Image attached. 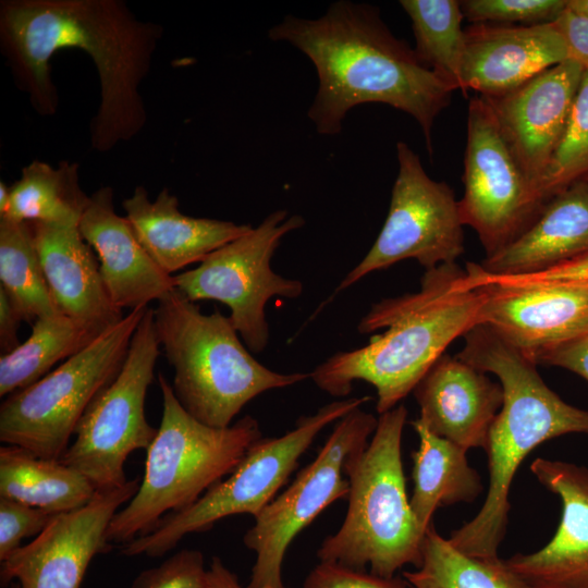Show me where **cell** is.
Listing matches in <instances>:
<instances>
[{
	"mask_svg": "<svg viewBox=\"0 0 588 588\" xmlns=\"http://www.w3.org/2000/svg\"><path fill=\"white\" fill-rule=\"evenodd\" d=\"M162 27L135 16L120 0H2L0 47L17 86L41 115L54 114L58 91L50 59L77 48L93 60L100 102L90 122L99 152L135 137L147 113L139 86L149 72Z\"/></svg>",
	"mask_w": 588,
	"mask_h": 588,
	"instance_id": "1",
	"label": "cell"
},
{
	"mask_svg": "<svg viewBox=\"0 0 588 588\" xmlns=\"http://www.w3.org/2000/svg\"><path fill=\"white\" fill-rule=\"evenodd\" d=\"M268 37L289 42L314 64L318 89L308 118L317 133L338 135L353 108L384 103L418 123L432 155V127L454 89L389 29L377 7L339 0L318 19L286 15Z\"/></svg>",
	"mask_w": 588,
	"mask_h": 588,
	"instance_id": "2",
	"label": "cell"
},
{
	"mask_svg": "<svg viewBox=\"0 0 588 588\" xmlns=\"http://www.w3.org/2000/svg\"><path fill=\"white\" fill-rule=\"evenodd\" d=\"M483 289L456 262L426 270L420 290L371 305L357 330L375 334L353 351L319 364L310 379L323 392L343 397L354 381L372 384L377 412L399 405L457 338L481 323Z\"/></svg>",
	"mask_w": 588,
	"mask_h": 588,
	"instance_id": "3",
	"label": "cell"
},
{
	"mask_svg": "<svg viewBox=\"0 0 588 588\" xmlns=\"http://www.w3.org/2000/svg\"><path fill=\"white\" fill-rule=\"evenodd\" d=\"M456 356L493 373L503 389V404L489 430L485 451L489 486L478 513L451 532L450 543L466 555L500 559L510 512L509 494L525 457L538 445L568 433L588 434V409L573 406L551 390L537 364L479 323L464 334Z\"/></svg>",
	"mask_w": 588,
	"mask_h": 588,
	"instance_id": "4",
	"label": "cell"
},
{
	"mask_svg": "<svg viewBox=\"0 0 588 588\" xmlns=\"http://www.w3.org/2000/svg\"><path fill=\"white\" fill-rule=\"evenodd\" d=\"M154 311L160 347L174 369V395L207 426L229 427L254 397L310 378L309 372L267 368L243 344L229 317L218 310L203 314L176 289Z\"/></svg>",
	"mask_w": 588,
	"mask_h": 588,
	"instance_id": "5",
	"label": "cell"
},
{
	"mask_svg": "<svg viewBox=\"0 0 588 588\" xmlns=\"http://www.w3.org/2000/svg\"><path fill=\"white\" fill-rule=\"evenodd\" d=\"M162 415L149 445L143 481L135 495L112 518L106 538L120 546L151 532L169 514L194 504L229 476L249 448L262 438L257 419L244 416L225 428L191 416L159 373Z\"/></svg>",
	"mask_w": 588,
	"mask_h": 588,
	"instance_id": "6",
	"label": "cell"
},
{
	"mask_svg": "<svg viewBox=\"0 0 588 588\" xmlns=\"http://www.w3.org/2000/svg\"><path fill=\"white\" fill-rule=\"evenodd\" d=\"M407 419L403 404L380 414L368 445L345 462L350 483L346 516L327 537L320 562L393 577L407 564L418 567L425 532L419 528L406 493L402 436Z\"/></svg>",
	"mask_w": 588,
	"mask_h": 588,
	"instance_id": "7",
	"label": "cell"
},
{
	"mask_svg": "<svg viewBox=\"0 0 588 588\" xmlns=\"http://www.w3.org/2000/svg\"><path fill=\"white\" fill-rule=\"evenodd\" d=\"M146 307L130 310L86 347L0 406V441L60 461L97 395L119 375Z\"/></svg>",
	"mask_w": 588,
	"mask_h": 588,
	"instance_id": "8",
	"label": "cell"
},
{
	"mask_svg": "<svg viewBox=\"0 0 588 588\" xmlns=\"http://www.w3.org/2000/svg\"><path fill=\"white\" fill-rule=\"evenodd\" d=\"M369 400L363 396L333 401L315 414L301 417L291 431L259 439L228 478L189 507L163 517L151 532L120 546L121 553L163 556L185 536L207 531L222 518L237 514H250L255 518L275 498L317 434Z\"/></svg>",
	"mask_w": 588,
	"mask_h": 588,
	"instance_id": "9",
	"label": "cell"
},
{
	"mask_svg": "<svg viewBox=\"0 0 588 588\" xmlns=\"http://www.w3.org/2000/svg\"><path fill=\"white\" fill-rule=\"evenodd\" d=\"M304 224L302 216L275 210L258 226L210 253L196 268L173 275L175 289L194 303L226 305L229 319L246 347L260 353L270 338L268 301L274 296L297 298L303 293L299 280L272 270L271 258L282 238Z\"/></svg>",
	"mask_w": 588,
	"mask_h": 588,
	"instance_id": "10",
	"label": "cell"
},
{
	"mask_svg": "<svg viewBox=\"0 0 588 588\" xmlns=\"http://www.w3.org/2000/svg\"><path fill=\"white\" fill-rule=\"evenodd\" d=\"M159 355L155 311L147 307L119 375L88 406L60 460L96 490L125 485L128 455L147 450L158 432L146 418L145 401Z\"/></svg>",
	"mask_w": 588,
	"mask_h": 588,
	"instance_id": "11",
	"label": "cell"
},
{
	"mask_svg": "<svg viewBox=\"0 0 588 588\" xmlns=\"http://www.w3.org/2000/svg\"><path fill=\"white\" fill-rule=\"evenodd\" d=\"M378 418L357 407L336 420L315 460L256 517L243 541L256 560L245 588H285L282 565L294 538L334 501L347 498L348 456L365 449Z\"/></svg>",
	"mask_w": 588,
	"mask_h": 588,
	"instance_id": "12",
	"label": "cell"
},
{
	"mask_svg": "<svg viewBox=\"0 0 588 588\" xmlns=\"http://www.w3.org/2000/svg\"><path fill=\"white\" fill-rule=\"evenodd\" d=\"M396 158L397 175L383 226L366 256L340 282L336 293L405 259L430 270L455 264L465 252V225L454 191L445 182L431 179L406 143H396Z\"/></svg>",
	"mask_w": 588,
	"mask_h": 588,
	"instance_id": "13",
	"label": "cell"
},
{
	"mask_svg": "<svg viewBox=\"0 0 588 588\" xmlns=\"http://www.w3.org/2000/svg\"><path fill=\"white\" fill-rule=\"evenodd\" d=\"M466 130L460 213L490 257L519 238L546 204L523 173L489 103L479 95L469 99Z\"/></svg>",
	"mask_w": 588,
	"mask_h": 588,
	"instance_id": "14",
	"label": "cell"
},
{
	"mask_svg": "<svg viewBox=\"0 0 588 588\" xmlns=\"http://www.w3.org/2000/svg\"><path fill=\"white\" fill-rule=\"evenodd\" d=\"M485 292L481 323L537 364L546 351L588 333V282L517 281L465 267Z\"/></svg>",
	"mask_w": 588,
	"mask_h": 588,
	"instance_id": "15",
	"label": "cell"
},
{
	"mask_svg": "<svg viewBox=\"0 0 588 588\" xmlns=\"http://www.w3.org/2000/svg\"><path fill=\"white\" fill-rule=\"evenodd\" d=\"M139 479L96 490L85 505L57 514L42 532L1 562V584L17 588H79L91 560L112 544L106 534L118 512L137 492Z\"/></svg>",
	"mask_w": 588,
	"mask_h": 588,
	"instance_id": "16",
	"label": "cell"
},
{
	"mask_svg": "<svg viewBox=\"0 0 588 588\" xmlns=\"http://www.w3.org/2000/svg\"><path fill=\"white\" fill-rule=\"evenodd\" d=\"M583 72L580 64L567 60L506 94L483 97L537 195L539 183L564 134Z\"/></svg>",
	"mask_w": 588,
	"mask_h": 588,
	"instance_id": "17",
	"label": "cell"
},
{
	"mask_svg": "<svg viewBox=\"0 0 588 588\" xmlns=\"http://www.w3.org/2000/svg\"><path fill=\"white\" fill-rule=\"evenodd\" d=\"M530 470L561 499V520L544 547L505 563L535 588H588V468L537 457Z\"/></svg>",
	"mask_w": 588,
	"mask_h": 588,
	"instance_id": "18",
	"label": "cell"
},
{
	"mask_svg": "<svg viewBox=\"0 0 588 588\" xmlns=\"http://www.w3.org/2000/svg\"><path fill=\"white\" fill-rule=\"evenodd\" d=\"M569 60L555 22L531 26L471 24L465 28L462 93L506 94L544 70Z\"/></svg>",
	"mask_w": 588,
	"mask_h": 588,
	"instance_id": "19",
	"label": "cell"
},
{
	"mask_svg": "<svg viewBox=\"0 0 588 588\" xmlns=\"http://www.w3.org/2000/svg\"><path fill=\"white\" fill-rule=\"evenodd\" d=\"M417 418L432 433L468 451L485 449L503 404V389L487 372L443 354L413 390Z\"/></svg>",
	"mask_w": 588,
	"mask_h": 588,
	"instance_id": "20",
	"label": "cell"
},
{
	"mask_svg": "<svg viewBox=\"0 0 588 588\" xmlns=\"http://www.w3.org/2000/svg\"><path fill=\"white\" fill-rule=\"evenodd\" d=\"M78 229L97 255L103 284L117 307H146L175 290L173 275L152 260L127 219L115 212L110 186L89 196Z\"/></svg>",
	"mask_w": 588,
	"mask_h": 588,
	"instance_id": "21",
	"label": "cell"
},
{
	"mask_svg": "<svg viewBox=\"0 0 588 588\" xmlns=\"http://www.w3.org/2000/svg\"><path fill=\"white\" fill-rule=\"evenodd\" d=\"M42 272L56 308L101 334L123 319L103 284L96 253L78 225L32 222Z\"/></svg>",
	"mask_w": 588,
	"mask_h": 588,
	"instance_id": "22",
	"label": "cell"
},
{
	"mask_svg": "<svg viewBox=\"0 0 588 588\" xmlns=\"http://www.w3.org/2000/svg\"><path fill=\"white\" fill-rule=\"evenodd\" d=\"M125 218L152 260L168 274L200 262L206 256L252 230L209 218H195L180 210L179 199L164 187L154 201L144 186L122 201Z\"/></svg>",
	"mask_w": 588,
	"mask_h": 588,
	"instance_id": "23",
	"label": "cell"
},
{
	"mask_svg": "<svg viewBox=\"0 0 588 588\" xmlns=\"http://www.w3.org/2000/svg\"><path fill=\"white\" fill-rule=\"evenodd\" d=\"M587 256L588 180H583L551 198L519 238L479 266L490 275H523Z\"/></svg>",
	"mask_w": 588,
	"mask_h": 588,
	"instance_id": "24",
	"label": "cell"
},
{
	"mask_svg": "<svg viewBox=\"0 0 588 588\" xmlns=\"http://www.w3.org/2000/svg\"><path fill=\"white\" fill-rule=\"evenodd\" d=\"M412 426L419 437L413 453V494L409 504L422 532L438 507L471 503L483 491L478 471L467 461V451L428 430L418 419Z\"/></svg>",
	"mask_w": 588,
	"mask_h": 588,
	"instance_id": "25",
	"label": "cell"
},
{
	"mask_svg": "<svg viewBox=\"0 0 588 588\" xmlns=\"http://www.w3.org/2000/svg\"><path fill=\"white\" fill-rule=\"evenodd\" d=\"M96 489L79 471L16 446L0 448V497L51 514L76 510Z\"/></svg>",
	"mask_w": 588,
	"mask_h": 588,
	"instance_id": "26",
	"label": "cell"
},
{
	"mask_svg": "<svg viewBox=\"0 0 588 588\" xmlns=\"http://www.w3.org/2000/svg\"><path fill=\"white\" fill-rule=\"evenodd\" d=\"M89 196L79 186L78 164L61 161L58 168L34 160L10 186L0 218L57 225H78Z\"/></svg>",
	"mask_w": 588,
	"mask_h": 588,
	"instance_id": "27",
	"label": "cell"
},
{
	"mask_svg": "<svg viewBox=\"0 0 588 588\" xmlns=\"http://www.w3.org/2000/svg\"><path fill=\"white\" fill-rule=\"evenodd\" d=\"M97 336L62 314L38 318L29 336L0 357V396L37 382L52 366L75 355Z\"/></svg>",
	"mask_w": 588,
	"mask_h": 588,
	"instance_id": "28",
	"label": "cell"
},
{
	"mask_svg": "<svg viewBox=\"0 0 588 588\" xmlns=\"http://www.w3.org/2000/svg\"><path fill=\"white\" fill-rule=\"evenodd\" d=\"M403 578L413 588H535L505 560H483L464 554L443 538L431 523L421 546V563Z\"/></svg>",
	"mask_w": 588,
	"mask_h": 588,
	"instance_id": "29",
	"label": "cell"
},
{
	"mask_svg": "<svg viewBox=\"0 0 588 588\" xmlns=\"http://www.w3.org/2000/svg\"><path fill=\"white\" fill-rule=\"evenodd\" d=\"M415 38V52L430 70L455 90L462 87L465 29L457 0H401Z\"/></svg>",
	"mask_w": 588,
	"mask_h": 588,
	"instance_id": "30",
	"label": "cell"
},
{
	"mask_svg": "<svg viewBox=\"0 0 588 588\" xmlns=\"http://www.w3.org/2000/svg\"><path fill=\"white\" fill-rule=\"evenodd\" d=\"M0 282L24 321L33 324L60 314L42 272L32 222L0 218Z\"/></svg>",
	"mask_w": 588,
	"mask_h": 588,
	"instance_id": "31",
	"label": "cell"
},
{
	"mask_svg": "<svg viewBox=\"0 0 588 588\" xmlns=\"http://www.w3.org/2000/svg\"><path fill=\"white\" fill-rule=\"evenodd\" d=\"M583 180H588V69H584L564 134L539 183V198L547 204Z\"/></svg>",
	"mask_w": 588,
	"mask_h": 588,
	"instance_id": "32",
	"label": "cell"
},
{
	"mask_svg": "<svg viewBox=\"0 0 588 588\" xmlns=\"http://www.w3.org/2000/svg\"><path fill=\"white\" fill-rule=\"evenodd\" d=\"M464 19L473 24L531 26L555 22L567 0H464Z\"/></svg>",
	"mask_w": 588,
	"mask_h": 588,
	"instance_id": "33",
	"label": "cell"
},
{
	"mask_svg": "<svg viewBox=\"0 0 588 588\" xmlns=\"http://www.w3.org/2000/svg\"><path fill=\"white\" fill-rule=\"evenodd\" d=\"M206 573L203 553L183 549L158 566L140 572L131 588H204Z\"/></svg>",
	"mask_w": 588,
	"mask_h": 588,
	"instance_id": "34",
	"label": "cell"
},
{
	"mask_svg": "<svg viewBox=\"0 0 588 588\" xmlns=\"http://www.w3.org/2000/svg\"><path fill=\"white\" fill-rule=\"evenodd\" d=\"M56 515L0 497V561L20 549L23 539L42 532Z\"/></svg>",
	"mask_w": 588,
	"mask_h": 588,
	"instance_id": "35",
	"label": "cell"
},
{
	"mask_svg": "<svg viewBox=\"0 0 588 588\" xmlns=\"http://www.w3.org/2000/svg\"><path fill=\"white\" fill-rule=\"evenodd\" d=\"M302 588H413L396 576L383 577L365 569L338 563L319 562L307 575Z\"/></svg>",
	"mask_w": 588,
	"mask_h": 588,
	"instance_id": "36",
	"label": "cell"
},
{
	"mask_svg": "<svg viewBox=\"0 0 588 588\" xmlns=\"http://www.w3.org/2000/svg\"><path fill=\"white\" fill-rule=\"evenodd\" d=\"M540 364L569 370L588 381V333L543 352L537 358Z\"/></svg>",
	"mask_w": 588,
	"mask_h": 588,
	"instance_id": "37",
	"label": "cell"
},
{
	"mask_svg": "<svg viewBox=\"0 0 588 588\" xmlns=\"http://www.w3.org/2000/svg\"><path fill=\"white\" fill-rule=\"evenodd\" d=\"M555 23L566 41L569 60L588 69V16L565 10Z\"/></svg>",
	"mask_w": 588,
	"mask_h": 588,
	"instance_id": "38",
	"label": "cell"
},
{
	"mask_svg": "<svg viewBox=\"0 0 588 588\" xmlns=\"http://www.w3.org/2000/svg\"><path fill=\"white\" fill-rule=\"evenodd\" d=\"M24 321L7 293L0 287V350L1 355L12 352L20 345L17 330Z\"/></svg>",
	"mask_w": 588,
	"mask_h": 588,
	"instance_id": "39",
	"label": "cell"
},
{
	"mask_svg": "<svg viewBox=\"0 0 588 588\" xmlns=\"http://www.w3.org/2000/svg\"><path fill=\"white\" fill-rule=\"evenodd\" d=\"M526 281L588 282V256L566 261L547 270L525 274Z\"/></svg>",
	"mask_w": 588,
	"mask_h": 588,
	"instance_id": "40",
	"label": "cell"
},
{
	"mask_svg": "<svg viewBox=\"0 0 588 588\" xmlns=\"http://www.w3.org/2000/svg\"><path fill=\"white\" fill-rule=\"evenodd\" d=\"M204 588H245L242 586L236 575L231 572L223 561L218 556H212L207 569Z\"/></svg>",
	"mask_w": 588,
	"mask_h": 588,
	"instance_id": "41",
	"label": "cell"
},
{
	"mask_svg": "<svg viewBox=\"0 0 588 588\" xmlns=\"http://www.w3.org/2000/svg\"><path fill=\"white\" fill-rule=\"evenodd\" d=\"M566 10L581 16H588V0H567Z\"/></svg>",
	"mask_w": 588,
	"mask_h": 588,
	"instance_id": "42",
	"label": "cell"
},
{
	"mask_svg": "<svg viewBox=\"0 0 588 588\" xmlns=\"http://www.w3.org/2000/svg\"><path fill=\"white\" fill-rule=\"evenodd\" d=\"M10 197V186L3 181L0 182V215L5 210Z\"/></svg>",
	"mask_w": 588,
	"mask_h": 588,
	"instance_id": "43",
	"label": "cell"
}]
</instances>
